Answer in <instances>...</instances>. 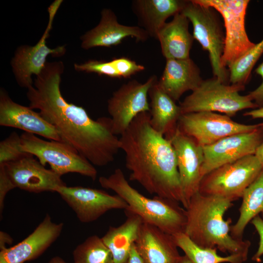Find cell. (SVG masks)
Returning <instances> with one entry per match:
<instances>
[{
	"mask_svg": "<svg viewBox=\"0 0 263 263\" xmlns=\"http://www.w3.org/2000/svg\"><path fill=\"white\" fill-rule=\"evenodd\" d=\"M62 61L47 62L27 89L29 107L56 130L67 144L92 165L104 167L113 161L120 150L119 138L113 133L111 118L94 120L82 107L67 102L60 91Z\"/></svg>",
	"mask_w": 263,
	"mask_h": 263,
	"instance_id": "1",
	"label": "cell"
},
{
	"mask_svg": "<svg viewBox=\"0 0 263 263\" xmlns=\"http://www.w3.org/2000/svg\"><path fill=\"white\" fill-rule=\"evenodd\" d=\"M150 112L137 115L119 138L129 180L149 193L185 207L175 150L170 141L154 130Z\"/></svg>",
	"mask_w": 263,
	"mask_h": 263,
	"instance_id": "2",
	"label": "cell"
},
{
	"mask_svg": "<svg viewBox=\"0 0 263 263\" xmlns=\"http://www.w3.org/2000/svg\"><path fill=\"white\" fill-rule=\"evenodd\" d=\"M232 202L224 197L196 192L185 208L184 233L200 247L215 248L246 261L250 242L233 238L230 234L231 219L224 218L225 212L233 206Z\"/></svg>",
	"mask_w": 263,
	"mask_h": 263,
	"instance_id": "3",
	"label": "cell"
},
{
	"mask_svg": "<svg viewBox=\"0 0 263 263\" xmlns=\"http://www.w3.org/2000/svg\"><path fill=\"white\" fill-rule=\"evenodd\" d=\"M98 181L102 187L113 190L123 199L127 204L125 210L138 215L143 223L171 235L184 232L186 209L179 203L157 196L152 198L145 196L129 184L119 168L108 176L100 177Z\"/></svg>",
	"mask_w": 263,
	"mask_h": 263,
	"instance_id": "4",
	"label": "cell"
},
{
	"mask_svg": "<svg viewBox=\"0 0 263 263\" xmlns=\"http://www.w3.org/2000/svg\"><path fill=\"white\" fill-rule=\"evenodd\" d=\"M244 88L242 86L225 83L216 77L203 80L180 103L182 114L200 112H220L231 117L239 111L258 108L248 94H239Z\"/></svg>",
	"mask_w": 263,
	"mask_h": 263,
	"instance_id": "5",
	"label": "cell"
},
{
	"mask_svg": "<svg viewBox=\"0 0 263 263\" xmlns=\"http://www.w3.org/2000/svg\"><path fill=\"white\" fill-rule=\"evenodd\" d=\"M22 150L36 156L45 166L61 176L76 173L95 180L97 171L88 160L67 144L55 140H46L36 135L24 132L20 135Z\"/></svg>",
	"mask_w": 263,
	"mask_h": 263,
	"instance_id": "6",
	"label": "cell"
},
{
	"mask_svg": "<svg viewBox=\"0 0 263 263\" xmlns=\"http://www.w3.org/2000/svg\"><path fill=\"white\" fill-rule=\"evenodd\" d=\"M214 9L196 2L187 0L181 13L191 22L193 37L208 53L214 77L227 84L229 73L222 64L225 34Z\"/></svg>",
	"mask_w": 263,
	"mask_h": 263,
	"instance_id": "7",
	"label": "cell"
},
{
	"mask_svg": "<svg viewBox=\"0 0 263 263\" xmlns=\"http://www.w3.org/2000/svg\"><path fill=\"white\" fill-rule=\"evenodd\" d=\"M263 168L255 155H250L224 165L204 176L199 192L234 201L242 198L244 190Z\"/></svg>",
	"mask_w": 263,
	"mask_h": 263,
	"instance_id": "8",
	"label": "cell"
},
{
	"mask_svg": "<svg viewBox=\"0 0 263 263\" xmlns=\"http://www.w3.org/2000/svg\"><path fill=\"white\" fill-rule=\"evenodd\" d=\"M211 7L223 17L225 42L222 64L226 69L255 45L248 38L245 29V16L248 0H194Z\"/></svg>",
	"mask_w": 263,
	"mask_h": 263,
	"instance_id": "9",
	"label": "cell"
},
{
	"mask_svg": "<svg viewBox=\"0 0 263 263\" xmlns=\"http://www.w3.org/2000/svg\"><path fill=\"white\" fill-rule=\"evenodd\" d=\"M260 125L237 122L226 115L214 112H200L182 114L178 128L203 147L228 136L253 131Z\"/></svg>",
	"mask_w": 263,
	"mask_h": 263,
	"instance_id": "10",
	"label": "cell"
},
{
	"mask_svg": "<svg viewBox=\"0 0 263 263\" xmlns=\"http://www.w3.org/2000/svg\"><path fill=\"white\" fill-rule=\"evenodd\" d=\"M62 1L55 0L48 8V24L38 43L34 46L20 45L15 52L11 65L18 84L22 88L28 89L33 85L32 76H37L41 73L47 62L46 59L49 55L59 57L66 52L64 45L51 48L46 44L53 20Z\"/></svg>",
	"mask_w": 263,
	"mask_h": 263,
	"instance_id": "11",
	"label": "cell"
},
{
	"mask_svg": "<svg viewBox=\"0 0 263 263\" xmlns=\"http://www.w3.org/2000/svg\"><path fill=\"white\" fill-rule=\"evenodd\" d=\"M156 80L157 76L153 75L144 83L130 80L113 93L108 100L107 110L111 117L113 134H122L137 115L150 112L148 96Z\"/></svg>",
	"mask_w": 263,
	"mask_h": 263,
	"instance_id": "12",
	"label": "cell"
},
{
	"mask_svg": "<svg viewBox=\"0 0 263 263\" xmlns=\"http://www.w3.org/2000/svg\"><path fill=\"white\" fill-rule=\"evenodd\" d=\"M83 223L93 222L107 212L125 209L127 204L120 196L106 191L82 186L59 188L56 192Z\"/></svg>",
	"mask_w": 263,
	"mask_h": 263,
	"instance_id": "13",
	"label": "cell"
},
{
	"mask_svg": "<svg viewBox=\"0 0 263 263\" xmlns=\"http://www.w3.org/2000/svg\"><path fill=\"white\" fill-rule=\"evenodd\" d=\"M263 138L260 126L253 131L228 136L203 147L204 160L201 170L202 177L224 165L255 154Z\"/></svg>",
	"mask_w": 263,
	"mask_h": 263,
	"instance_id": "14",
	"label": "cell"
},
{
	"mask_svg": "<svg viewBox=\"0 0 263 263\" xmlns=\"http://www.w3.org/2000/svg\"><path fill=\"white\" fill-rule=\"evenodd\" d=\"M175 150L182 190L186 208L192 196L199 191L204 160L203 147L177 128L169 139Z\"/></svg>",
	"mask_w": 263,
	"mask_h": 263,
	"instance_id": "15",
	"label": "cell"
},
{
	"mask_svg": "<svg viewBox=\"0 0 263 263\" xmlns=\"http://www.w3.org/2000/svg\"><path fill=\"white\" fill-rule=\"evenodd\" d=\"M0 165L3 166L15 188L40 193L56 192L59 188L67 186L60 175L46 169L32 155Z\"/></svg>",
	"mask_w": 263,
	"mask_h": 263,
	"instance_id": "16",
	"label": "cell"
},
{
	"mask_svg": "<svg viewBox=\"0 0 263 263\" xmlns=\"http://www.w3.org/2000/svg\"><path fill=\"white\" fill-rule=\"evenodd\" d=\"M63 226V223L53 222L47 214L26 238L14 246L0 250V263H24L37 259L58 239Z\"/></svg>",
	"mask_w": 263,
	"mask_h": 263,
	"instance_id": "17",
	"label": "cell"
},
{
	"mask_svg": "<svg viewBox=\"0 0 263 263\" xmlns=\"http://www.w3.org/2000/svg\"><path fill=\"white\" fill-rule=\"evenodd\" d=\"M0 125L19 129L49 140L62 141L55 128L39 112L15 102L3 89L0 91Z\"/></svg>",
	"mask_w": 263,
	"mask_h": 263,
	"instance_id": "18",
	"label": "cell"
},
{
	"mask_svg": "<svg viewBox=\"0 0 263 263\" xmlns=\"http://www.w3.org/2000/svg\"><path fill=\"white\" fill-rule=\"evenodd\" d=\"M128 37L143 42L150 37L140 26L120 24L113 10L104 8L101 12L99 23L81 36V46L85 50L97 47H110L120 44Z\"/></svg>",
	"mask_w": 263,
	"mask_h": 263,
	"instance_id": "19",
	"label": "cell"
},
{
	"mask_svg": "<svg viewBox=\"0 0 263 263\" xmlns=\"http://www.w3.org/2000/svg\"><path fill=\"white\" fill-rule=\"evenodd\" d=\"M134 245L145 263H177L181 256L172 235L145 223Z\"/></svg>",
	"mask_w": 263,
	"mask_h": 263,
	"instance_id": "20",
	"label": "cell"
},
{
	"mask_svg": "<svg viewBox=\"0 0 263 263\" xmlns=\"http://www.w3.org/2000/svg\"><path fill=\"white\" fill-rule=\"evenodd\" d=\"M203 80L199 69L190 57L182 59H167L158 84L176 101L185 92L195 90Z\"/></svg>",
	"mask_w": 263,
	"mask_h": 263,
	"instance_id": "21",
	"label": "cell"
},
{
	"mask_svg": "<svg viewBox=\"0 0 263 263\" xmlns=\"http://www.w3.org/2000/svg\"><path fill=\"white\" fill-rule=\"evenodd\" d=\"M189 22L186 17L179 13L160 29L156 39L160 42L162 54L166 59L190 57L194 38L188 31Z\"/></svg>",
	"mask_w": 263,
	"mask_h": 263,
	"instance_id": "22",
	"label": "cell"
},
{
	"mask_svg": "<svg viewBox=\"0 0 263 263\" xmlns=\"http://www.w3.org/2000/svg\"><path fill=\"white\" fill-rule=\"evenodd\" d=\"M150 99V123L156 132L169 139L178 128L181 108L159 86L158 79L149 92Z\"/></svg>",
	"mask_w": 263,
	"mask_h": 263,
	"instance_id": "23",
	"label": "cell"
},
{
	"mask_svg": "<svg viewBox=\"0 0 263 263\" xmlns=\"http://www.w3.org/2000/svg\"><path fill=\"white\" fill-rule=\"evenodd\" d=\"M187 0H136L132 3L140 27L155 39L160 29L170 16L181 13Z\"/></svg>",
	"mask_w": 263,
	"mask_h": 263,
	"instance_id": "24",
	"label": "cell"
},
{
	"mask_svg": "<svg viewBox=\"0 0 263 263\" xmlns=\"http://www.w3.org/2000/svg\"><path fill=\"white\" fill-rule=\"evenodd\" d=\"M127 218L118 226H110L102 239L111 251L114 263H127L132 246L143 223L136 214L125 210Z\"/></svg>",
	"mask_w": 263,
	"mask_h": 263,
	"instance_id": "25",
	"label": "cell"
},
{
	"mask_svg": "<svg viewBox=\"0 0 263 263\" xmlns=\"http://www.w3.org/2000/svg\"><path fill=\"white\" fill-rule=\"evenodd\" d=\"M242 198L243 201L239 208V218L231 225L230 230L231 236L239 240H243V235L247 224L263 212V168L244 190Z\"/></svg>",
	"mask_w": 263,
	"mask_h": 263,
	"instance_id": "26",
	"label": "cell"
},
{
	"mask_svg": "<svg viewBox=\"0 0 263 263\" xmlns=\"http://www.w3.org/2000/svg\"><path fill=\"white\" fill-rule=\"evenodd\" d=\"M77 72L95 73L112 78H128L145 69V67L130 58L121 56L110 61L89 60L83 63H75Z\"/></svg>",
	"mask_w": 263,
	"mask_h": 263,
	"instance_id": "27",
	"label": "cell"
},
{
	"mask_svg": "<svg viewBox=\"0 0 263 263\" xmlns=\"http://www.w3.org/2000/svg\"><path fill=\"white\" fill-rule=\"evenodd\" d=\"M178 248L192 263H243L246 260L237 255H219L217 248H203L194 244L184 232L172 235Z\"/></svg>",
	"mask_w": 263,
	"mask_h": 263,
	"instance_id": "28",
	"label": "cell"
},
{
	"mask_svg": "<svg viewBox=\"0 0 263 263\" xmlns=\"http://www.w3.org/2000/svg\"><path fill=\"white\" fill-rule=\"evenodd\" d=\"M74 263H114L113 255L97 235L88 237L73 252Z\"/></svg>",
	"mask_w": 263,
	"mask_h": 263,
	"instance_id": "29",
	"label": "cell"
},
{
	"mask_svg": "<svg viewBox=\"0 0 263 263\" xmlns=\"http://www.w3.org/2000/svg\"><path fill=\"white\" fill-rule=\"evenodd\" d=\"M263 54V39L255 44L242 56L228 68L229 81L231 84L244 87L256 63Z\"/></svg>",
	"mask_w": 263,
	"mask_h": 263,
	"instance_id": "30",
	"label": "cell"
},
{
	"mask_svg": "<svg viewBox=\"0 0 263 263\" xmlns=\"http://www.w3.org/2000/svg\"><path fill=\"white\" fill-rule=\"evenodd\" d=\"M30 154L21 148L20 135L12 132L0 142V164L15 161Z\"/></svg>",
	"mask_w": 263,
	"mask_h": 263,
	"instance_id": "31",
	"label": "cell"
},
{
	"mask_svg": "<svg viewBox=\"0 0 263 263\" xmlns=\"http://www.w3.org/2000/svg\"><path fill=\"white\" fill-rule=\"evenodd\" d=\"M15 187L6 172L3 166L0 165V213L2 214L4 200L8 192Z\"/></svg>",
	"mask_w": 263,
	"mask_h": 263,
	"instance_id": "32",
	"label": "cell"
},
{
	"mask_svg": "<svg viewBox=\"0 0 263 263\" xmlns=\"http://www.w3.org/2000/svg\"><path fill=\"white\" fill-rule=\"evenodd\" d=\"M260 237V242L257 251L252 256V260L254 262H261V257L263 255V219L257 215L251 221Z\"/></svg>",
	"mask_w": 263,
	"mask_h": 263,
	"instance_id": "33",
	"label": "cell"
},
{
	"mask_svg": "<svg viewBox=\"0 0 263 263\" xmlns=\"http://www.w3.org/2000/svg\"><path fill=\"white\" fill-rule=\"evenodd\" d=\"M255 72L262 78V82L259 87L249 93L248 95L258 108L263 107V62L256 69Z\"/></svg>",
	"mask_w": 263,
	"mask_h": 263,
	"instance_id": "34",
	"label": "cell"
},
{
	"mask_svg": "<svg viewBox=\"0 0 263 263\" xmlns=\"http://www.w3.org/2000/svg\"><path fill=\"white\" fill-rule=\"evenodd\" d=\"M127 263H145L134 244L131 249Z\"/></svg>",
	"mask_w": 263,
	"mask_h": 263,
	"instance_id": "35",
	"label": "cell"
},
{
	"mask_svg": "<svg viewBox=\"0 0 263 263\" xmlns=\"http://www.w3.org/2000/svg\"><path fill=\"white\" fill-rule=\"evenodd\" d=\"M13 240L9 234L2 231L0 232V250L7 248L6 245L11 244Z\"/></svg>",
	"mask_w": 263,
	"mask_h": 263,
	"instance_id": "36",
	"label": "cell"
},
{
	"mask_svg": "<svg viewBox=\"0 0 263 263\" xmlns=\"http://www.w3.org/2000/svg\"><path fill=\"white\" fill-rule=\"evenodd\" d=\"M243 115L253 119L263 118V107L253 109L244 113Z\"/></svg>",
	"mask_w": 263,
	"mask_h": 263,
	"instance_id": "37",
	"label": "cell"
},
{
	"mask_svg": "<svg viewBox=\"0 0 263 263\" xmlns=\"http://www.w3.org/2000/svg\"><path fill=\"white\" fill-rule=\"evenodd\" d=\"M260 128L263 134V123H261ZM254 155L263 166V138L261 143L256 150Z\"/></svg>",
	"mask_w": 263,
	"mask_h": 263,
	"instance_id": "38",
	"label": "cell"
},
{
	"mask_svg": "<svg viewBox=\"0 0 263 263\" xmlns=\"http://www.w3.org/2000/svg\"><path fill=\"white\" fill-rule=\"evenodd\" d=\"M48 263H67L62 258L59 256H55L52 258Z\"/></svg>",
	"mask_w": 263,
	"mask_h": 263,
	"instance_id": "39",
	"label": "cell"
},
{
	"mask_svg": "<svg viewBox=\"0 0 263 263\" xmlns=\"http://www.w3.org/2000/svg\"><path fill=\"white\" fill-rule=\"evenodd\" d=\"M177 263H192L190 259L185 255L181 256Z\"/></svg>",
	"mask_w": 263,
	"mask_h": 263,
	"instance_id": "40",
	"label": "cell"
},
{
	"mask_svg": "<svg viewBox=\"0 0 263 263\" xmlns=\"http://www.w3.org/2000/svg\"><path fill=\"white\" fill-rule=\"evenodd\" d=\"M261 214H262V217L263 218V212H262L261 213Z\"/></svg>",
	"mask_w": 263,
	"mask_h": 263,
	"instance_id": "41",
	"label": "cell"
}]
</instances>
